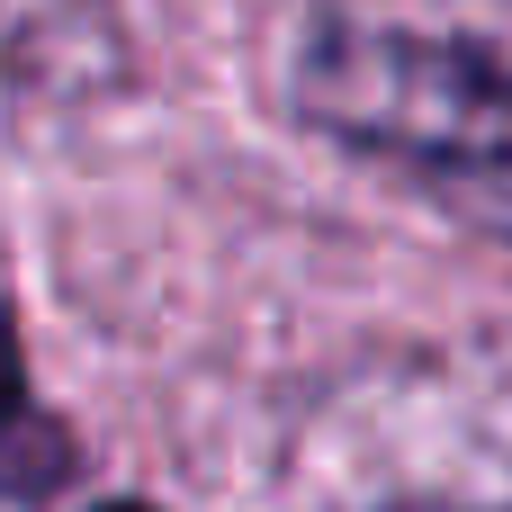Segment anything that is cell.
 <instances>
[{
    "label": "cell",
    "instance_id": "obj_3",
    "mask_svg": "<svg viewBox=\"0 0 512 512\" xmlns=\"http://www.w3.org/2000/svg\"><path fill=\"white\" fill-rule=\"evenodd\" d=\"M99 512H153V504H99Z\"/></svg>",
    "mask_w": 512,
    "mask_h": 512
},
{
    "label": "cell",
    "instance_id": "obj_2",
    "mask_svg": "<svg viewBox=\"0 0 512 512\" xmlns=\"http://www.w3.org/2000/svg\"><path fill=\"white\" fill-rule=\"evenodd\" d=\"M72 468H81V450H72V432L36 405L27 360H18V315L0 306V495H9V504H36V495H54Z\"/></svg>",
    "mask_w": 512,
    "mask_h": 512
},
{
    "label": "cell",
    "instance_id": "obj_1",
    "mask_svg": "<svg viewBox=\"0 0 512 512\" xmlns=\"http://www.w3.org/2000/svg\"><path fill=\"white\" fill-rule=\"evenodd\" d=\"M297 117L396 171L432 207L512 243V54L369 9H333L297 45Z\"/></svg>",
    "mask_w": 512,
    "mask_h": 512
}]
</instances>
